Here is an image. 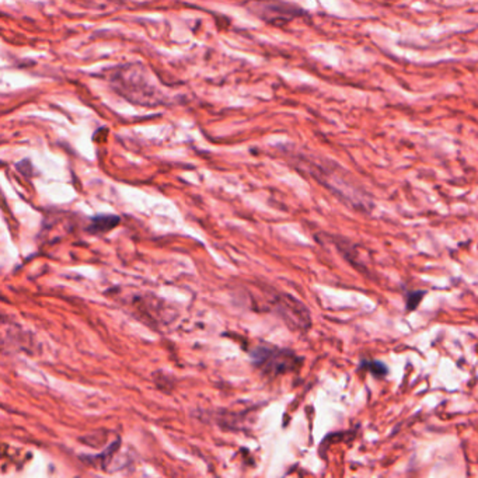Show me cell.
I'll list each match as a JSON object with an SVG mask.
<instances>
[{
    "label": "cell",
    "instance_id": "6da1fadb",
    "mask_svg": "<svg viewBox=\"0 0 478 478\" xmlns=\"http://www.w3.org/2000/svg\"><path fill=\"white\" fill-rule=\"evenodd\" d=\"M254 366L265 376H280L295 372L302 359L289 350H283L272 345H258L251 351Z\"/></svg>",
    "mask_w": 478,
    "mask_h": 478
},
{
    "label": "cell",
    "instance_id": "7a4b0ae2",
    "mask_svg": "<svg viewBox=\"0 0 478 478\" xmlns=\"http://www.w3.org/2000/svg\"><path fill=\"white\" fill-rule=\"evenodd\" d=\"M274 312L294 329H307L312 324L309 310L289 295H275L271 299Z\"/></svg>",
    "mask_w": 478,
    "mask_h": 478
},
{
    "label": "cell",
    "instance_id": "3957f363",
    "mask_svg": "<svg viewBox=\"0 0 478 478\" xmlns=\"http://www.w3.org/2000/svg\"><path fill=\"white\" fill-rule=\"evenodd\" d=\"M120 223V218L114 216V215H102V216H95L91 219L90 227L88 230L94 234L97 233H107L111 229L117 227Z\"/></svg>",
    "mask_w": 478,
    "mask_h": 478
},
{
    "label": "cell",
    "instance_id": "277c9868",
    "mask_svg": "<svg viewBox=\"0 0 478 478\" xmlns=\"http://www.w3.org/2000/svg\"><path fill=\"white\" fill-rule=\"evenodd\" d=\"M363 366L367 367L374 376H385L388 373V367L380 362H366Z\"/></svg>",
    "mask_w": 478,
    "mask_h": 478
}]
</instances>
